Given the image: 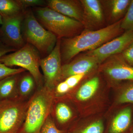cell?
I'll return each mask as SVG.
<instances>
[{
  "label": "cell",
  "mask_w": 133,
  "mask_h": 133,
  "mask_svg": "<svg viewBox=\"0 0 133 133\" xmlns=\"http://www.w3.org/2000/svg\"><path fill=\"white\" fill-rule=\"evenodd\" d=\"M121 27L125 31L133 30V0H131L125 16L122 19Z\"/></svg>",
  "instance_id": "7402d4cb"
},
{
  "label": "cell",
  "mask_w": 133,
  "mask_h": 133,
  "mask_svg": "<svg viewBox=\"0 0 133 133\" xmlns=\"http://www.w3.org/2000/svg\"><path fill=\"white\" fill-rule=\"evenodd\" d=\"M112 19L116 22L125 15L131 1L130 0H111L107 1Z\"/></svg>",
  "instance_id": "d6986e66"
},
{
  "label": "cell",
  "mask_w": 133,
  "mask_h": 133,
  "mask_svg": "<svg viewBox=\"0 0 133 133\" xmlns=\"http://www.w3.org/2000/svg\"><path fill=\"white\" fill-rule=\"evenodd\" d=\"M101 64L100 70L110 81L133 82V66L125 61L121 53L110 57Z\"/></svg>",
  "instance_id": "ba28073f"
},
{
  "label": "cell",
  "mask_w": 133,
  "mask_h": 133,
  "mask_svg": "<svg viewBox=\"0 0 133 133\" xmlns=\"http://www.w3.org/2000/svg\"><path fill=\"white\" fill-rule=\"evenodd\" d=\"M28 100L19 97L0 101V133H17L24 121Z\"/></svg>",
  "instance_id": "8992f818"
},
{
  "label": "cell",
  "mask_w": 133,
  "mask_h": 133,
  "mask_svg": "<svg viewBox=\"0 0 133 133\" xmlns=\"http://www.w3.org/2000/svg\"><path fill=\"white\" fill-rule=\"evenodd\" d=\"M129 133H133V129L131 130V131H130V132Z\"/></svg>",
  "instance_id": "1f68e13d"
},
{
  "label": "cell",
  "mask_w": 133,
  "mask_h": 133,
  "mask_svg": "<svg viewBox=\"0 0 133 133\" xmlns=\"http://www.w3.org/2000/svg\"><path fill=\"white\" fill-rule=\"evenodd\" d=\"M99 64L97 59L89 55H86L76 58L62 65L63 79L76 74L86 75Z\"/></svg>",
  "instance_id": "8fae6325"
},
{
  "label": "cell",
  "mask_w": 133,
  "mask_h": 133,
  "mask_svg": "<svg viewBox=\"0 0 133 133\" xmlns=\"http://www.w3.org/2000/svg\"><path fill=\"white\" fill-rule=\"evenodd\" d=\"M19 74L8 76L0 81V101L18 97Z\"/></svg>",
  "instance_id": "2e32d148"
},
{
  "label": "cell",
  "mask_w": 133,
  "mask_h": 133,
  "mask_svg": "<svg viewBox=\"0 0 133 133\" xmlns=\"http://www.w3.org/2000/svg\"><path fill=\"white\" fill-rule=\"evenodd\" d=\"M132 110L130 107L121 110L111 122L109 133H124L128 130L132 121Z\"/></svg>",
  "instance_id": "5bb4252c"
},
{
  "label": "cell",
  "mask_w": 133,
  "mask_h": 133,
  "mask_svg": "<svg viewBox=\"0 0 133 133\" xmlns=\"http://www.w3.org/2000/svg\"><path fill=\"white\" fill-rule=\"evenodd\" d=\"M100 84L99 79L94 77L80 86L74 95L76 101L80 102L89 101L96 95Z\"/></svg>",
  "instance_id": "9a60e30c"
},
{
  "label": "cell",
  "mask_w": 133,
  "mask_h": 133,
  "mask_svg": "<svg viewBox=\"0 0 133 133\" xmlns=\"http://www.w3.org/2000/svg\"><path fill=\"white\" fill-rule=\"evenodd\" d=\"M56 121L60 124H65L71 120L73 112L67 103L55 98L51 112H53Z\"/></svg>",
  "instance_id": "e0dca14e"
},
{
  "label": "cell",
  "mask_w": 133,
  "mask_h": 133,
  "mask_svg": "<svg viewBox=\"0 0 133 133\" xmlns=\"http://www.w3.org/2000/svg\"><path fill=\"white\" fill-rule=\"evenodd\" d=\"M60 44L61 41L58 38L52 51L40 60V66L43 74L44 86L51 90H55L56 86L63 80Z\"/></svg>",
  "instance_id": "52a82bcc"
},
{
  "label": "cell",
  "mask_w": 133,
  "mask_h": 133,
  "mask_svg": "<svg viewBox=\"0 0 133 133\" xmlns=\"http://www.w3.org/2000/svg\"><path fill=\"white\" fill-rule=\"evenodd\" d=\"M41 133H63L56 126L54 120L50 115L42 127Z\"/></svg>",
  "instance_id": "d4e9b609"
},
{
  "label": "cell",
  "mask_w": 133,
  "mask_h": 133,
  "mask_svg": "<svg viewBox=\"0 0 133 133\" xmlns=\"http://www.w3.org/2000/svg\"><path fill=\"white\" fill-rule=\"evenodd\" d=\"M70 90L69 85L65 81L60 82L55 89L56 97L67 93Z\"/></svg>",
  "instance_id": "4316f807"
},
{
  "label": "cell",
  "mask_w": 133,
  "mask_h": 133,
  "mask_svg": "<svg viewBox=\"0 0 133 133\" xmlns=\"http://www.w3.org/2000/svg\"><path fill=\"white\" fill-rule=\"evenodd\" d=\"M23 8L35 6H42L44 2L42 0H18Z\"/></svg>",
  "instance_id": "f1b7e54d"
},
{
  "label": "cell",
  "mask_w": 133,
  "mask_h": 133,
  "mask_svg": "<svg viewBox=\"0 0 133 133\" xmlns=\"http://www.w3.org/2000/svg\"><path fill=\"white\" fill-rule=\"evenodd\" d=\"M25 70L22 68L13 69L8 67L0 62V81L8 76L21 74Z\"/></svg>",
  "instance_id": "cb8c5ba5"
},
{
  "label": "cell",
  "mask_w": 133,
  "mask_h": 133,
  "mask_svg": "<svg viewBox=\"0 0 133 133\" xmlns=\"http://www.w3.org/2000/svg\"><path fill=\"white\" fill-rule=\"evenodd\" d=\"M55 98V90L44 85L38 88L28 100L24 121L17 133H41L50 115Z\"/></svg>",
  "instance_id": "7a4b0ae2"
},
{
  "label": "cell",
  "mask_w": 133,
  "mask_h": 133,
  "mask_svg": "<svg viewBox=\"0 0 133 133\" xmlns=\"http://www.w3.org/2000/svg\"><path fill=\"white\" fill-rule=\"evenodd\" d=\"M83 7L84 25L95 26L100 24L104 20V15L100 2L98 0H81Z\"/></svg>",
  "instance_id": "4fadbf2b"
},
{
  "label": "cell",
  "mask_w": 133,
  "mask_h": 133,
  "mask_svg": "<svg viewBox=\"0 0 133 133\" xmlns=\"http://www.w3.org/2000/svg\"><path fill=\"white\" fill-rule=\"evenodd\" d=\"M104 125L101 119L94 121L81 129L78 133H103Z\"/></svg>",
  "instance_id": "603a6c76"
},
{
  "label": "cell",
  "mask_w": 133,
  "mask_h": 133,
  "mask_svg": "<svg viewBox=\"0 0 133 133\" xmlns=\"http://www.w3.org/2000/svg\"><path fill=\"white\" fill-rule=\"evenodd\" d=\"M0 29H1V27H0Z\"/></svg>",
  "instance_id": "d6a6232c"
},
{
  "label": "cell",
  "mask_w": 133,
  "mask_h": 133,
  "mask_svg": "<svg viewBox=\"0 0 133 133\" xmlns=\"http://www.w3.org/2000/svg\"><path fill=\"white\" fill-rule=\"evenodd\" d=\"M122 19L96 30L85 31L80 35L64 39L60 44L62 61L69 62L79 53L92 50L120 35Z\"/></svg>",
  "instance_id": "6da1fadb"
},
{
  "label": "cell",
  "mask_w": 133,
  "mask_h": 133,
  "mask_svg": "<svg viewBox=\"0 0 133 133\" xmlns=\"http://www.w3.org/2000/svg\"><path fill=\"white\" fill-rule=\"evenodd\" d=\"M85 76V74L72 75L65 79V81L68 84L70 89L71 90L79 83Z\"/></svg>",
  "instance_id": "484cf974"
},
{
  "label": "cell",
  "mask_w": 133,
  "mask_h": 133,
  "mask_svg": "<svg viewBox=\"0 0 133 133\" xmlns=\"http://www.w3.org/2000/svg\"><path fill=\"white\" fill-rule=\"evenodd\" d=\"M36 84L34 78L30 73L25 74L21 78H19L17 85L18 97L24 99L31 93Z\"/></svg>",
  "instance_id": "ffe728a7"
},
{
  "label": "cell",
  "mask_w": 133,
  "mask_h": 133,
  "mask_svg": "<svg viewBox=\"0 0 133 133\" xmlns=\"http://www.w3.org/2000/svg\"><path fill=\"white\" fill-rule=\"evenodd\" d=\"M124 59L128 64L133 66V42L121 53Z\"/></svg>",
  "instance_id": "83f0119b"
},
{
  "label": "cell",
  "mask_w": 133,
  "mask_h": 133,
  "mask_svg": "<svg viewBox=\"0 0 133 133\" xmlns=\"http://www.w3.org/2000/svg\"><path fill=\"white\" fill-rule=\"evenodd\" d=\"M47 5L56 12L77 20L84 24L83 7L80 1L74 0H49Z\"/></svg>",
  "instance_id": "7c38bea8"
},
{
  "label": "cell",
  "mask_w": 133,
  "mask_h": 133,
  "mask_svg": "<svg viewBox=\"0 0 133 133\" xmlns=\"http://www.w3.org/2000/svg\"><path fill=\"white\" fill-rule=\"evenodd\" d=\"M121 90L117 98L118 104H133V82L127 83Z\"/></svg>",
  "instance_id": "44dd1931"
},
{
  "label": "cell",
  "mask_w": 133,
  "mask_h": 133,
  "mask_svg": "<svg viewBox=\"0 0 133 133\" xmlns=\"http://www.w3.org/2000/svg\"><path fill=\"white\" fill-rule=\"evenodd\" d=\"M23 9L18 1L0 0V15L2 18L20 14L22 13Z\"/></svg>",
  "instance_id": "ac0fdd59"
},
{
  "label": "cell",
  "mask_w": 133,
  "mask_h": 133,
  "mask_svg": "<svg viewBox=\"0 0 133 133\" xmlns=\"http://www.w3.org/2000/svg\"><path fill=\"white\" fill-rule=\"evenodd\" d=\"M41 59L39 51L27 43L17 50L3 56L0 62L8 67L18 66L28 70L39 88L43 86L44 83L43 76L39 69Z\"/></svg>",
  "instance_id": "5b68a950"
},
{
  "label": "cell",
  "mask_w": 133,
  "mask_h": 133,
  "mask_svg": "<svg viewBox=\"0 0 133 133\" xmlns=\"http://www.w3.org/2000/svg\"><path fill=\"white\" fill-rule=\"evenodd\" d=\"M3 23V19L2 17L0 15V25H1Z\"/></svg>",
  "instance_id": "4dcf8cb0"
},
{
  "label": "cell",
  "mask_w": 133,
  "mask_h": 133,
  "mask_svg": "<svg viewBox=\"0 0 133 133\" xmlns=\"http://www.w3.org/2000/svg\"><path fill=\"white\" fill-rule=\"evenodd\" d=\"M133 42V30L125 31L98 48L88 51L86 55L95 58L100 64L110 57L121 54Z\"/></svg>",
  "instance_id": "9c48e42d"
},
{
  "label": "cell",
  "mask_w": 133,
  "mask_h": 133,
  "mask_svg": "<svg viewBox=\"0 0 133 133\" xmlns=\"http://www.w3.org/2000/svg\"><path fill=\"white\" fill-rule=\"evenodd\" d=\"M23 18L22 13L12 17L2 18L0 29L1 42L16 49L25 45L22 29Z\"/></svg>",
  "instance_id": "30bf717a"
},
{
  "label": "cell",
  "mask_w": 133,
  "mask_h": 133,
  "mask_svg": "<svg viewBox=\"0 0 133 133\" xmlns=\"http://www.w3.org/2000/svg\"><path fill=\"white\" fill-rule=\"evenodd\" d=\"M16 49L6 45L1 41H0V59L5 55L9 52H14Z\"/></svg>",
  "instance_id": "f546056e"
},
{
  "label": "cell",
  "mask_w": 133,
  "mask_h": 133,
  "mask_svg": "<svg viewBox=\"0 0 133 133\" xmlns=\"http://www.w3.org/2000/svg\"><path fill=\"white\" fill-rule=\"evenodd\" d=\"M22 33L24 39L43 55H48L54 49L58 38L44 28L31 11L24 15Z\"/></svg>",
  "instance_id": "277c9868"
},
{
  "label": "cell",
  "mask_w": 133,
  "mask_h": 133,
  "mask_svg": "<svg viewBox=\"0 0 133 133\" xmlns=\"http://www.w3.org/2000/svg\"><path fill=\"white\" fill-rule=\"evenodd\" d=\"M36 18L46 29L58 38L73 37L83 28L82 23L56 12L48 7L37 8Z\"/></svg>",
  "instance_id": "3957f363"
}]
</instances>
